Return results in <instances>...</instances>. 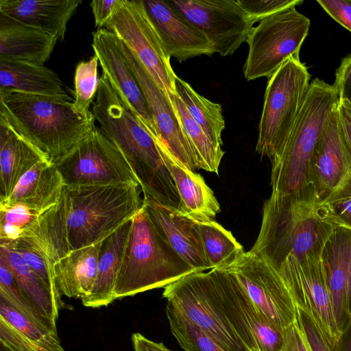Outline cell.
Here are the masks:
<instances>
[{"instance_id":"cell-48","label":"cell","mask_w":351,"mask_h":351,"mask_svg":"<svg viewBox=\"0 0 351 351\" xmlns=\"http://www.w3.org/2000/svg\"><path fill=\"white\" fill-rule=\"evenodd\" d=\"M119 2V0H95L90 3V6L97 29L104 27L114 13Z\"/></svg>"},{"instance_id":"cell-36","label":"cell","mask_w":351,"mask_h":351,"mask_svg":"<svg viewBox=\"0 0 351 351\" xmlns=\"http://www.w3.org/2000/svg\"><path fill=\"white\" fill-rule=\"evenodd\" d=\"M166 314L171 333L184 351H226L206 332L167 302Z\"/></svg>"},{"instance_id":"cell-27","label":"cell","mask_w":351,"mask_h":351,"mask_svg":"<svg viewBox=\"0 0 351 351\" xmlns=\"http://www.w3.org/2000/svg\"><path fill=\"white\" fill-rule=\"evenodd\" d=\"M132 219L101 241L97 275L90 294L81 300L88 308L107 306L114 300V288Z\"/></svg>"},{"instance_id":"cell-43","label":"cell","mask_w":351,"mask_h":351,"mask_svg":"<svg viewBox=\"0 0 351 351\" xmlns=\"http://www.w3.org/2000/svg\"><path fill=\"white\" fill-rule=\"evenodd\" d=\"M296 322L305 337L311 351H333L313 320L305 311L298 308Z\"/></svg>"},{"instance_id":"cell-42","label":"cell","mask_w":351,"mask_h":351,"mask_svg":"<svg viewBox=\"0 0 351 351\" xmlns=\"http://www.w3.org/2000/svg\"><path fill=\"white\" fill-rule=\"evenodd\" d=\"M249 19L256 22L302 3L301 0H237Z\"/></svg>"},{"instance_id":"cell-44","label":"cell","mask_w":351,"mask_h":351,"mask_svg":"<svg viewBox=\"0 0 351 351\" xmlns=\"http://www.w3.org/2000/svg\"><path fill=\"white\" fill-rule=\"evenodd\" d=\"M333 86L339 101L351 106V55L345 57L337 69Z\"/></svg>"},{"instance_id":"cell-6","label":"cell","mask_w":351,"mask_h":351,"mask_svg":"<svg viewBox=\"0 0 351 351\" xmlns=\"http://www.w3.org/2000/svg\"><path fill=\"white\" fill-rule=\"evenodd\" d=\"M67 237L71 251L101 242L143 207L138 184L68 187Z\"/></svg>"},{"instance_id":"cell-52","label":"cell","mask_w":351,"mask_h":351,"mask_svg":"<svg viewBox=\"0 0 351 351\" xmlns=\"http://www.w3.org/2000/svg\"><path fill=\"white\" fill-rule=\"evenodd\" d=\"M252 351H259V350H252Z\"/></svg>"},{"instance_id":"cell-40","label":"cell","mask_w":351,"mask_h":351,"mask_svg":"<svg viewBox=\"0 0 351 351\" xmlns=\"http://www.w3.org/2000/svg\"><path fill=\"white\" fill-rule=\"evenodd\" d=\"M3 244L8 245L21 256L29 267L51 291L61 308L64 307V303L62 300V294L54 278L53 267L50 265L45 255L23 238Z\"/></svg>"},{"instance_id":"cell-51","label":"cell","mask_w":351,"mask_h":351,"mask_svg":"<svg viewBox=\"0 0 351 351\" xmlns=\"http://www.w3.org/2000/svg\"><path fill=\"white\" fill-rule=\"evenodd\" d=\"M348 309L350 316H351V261L349 270L348 283Z\"/></svg>"},{"instance_id":"cell-37","label":"cell","mask_w":351,"mask_h":351,"mask_svg":"<svg viewBox=\"0 0 351 351\" xmlns=\"http://www.w3.org/2000/svg\"><path fill=\"white\" fill-rule=\"evenodd\" d=\"M98 58L94 55L89 60L80 62L74 75L73 107L80 114L92 113L90 106L97 95L99 78L97 73Z\"/></svg>"},{"instance_id":"cell-4","label":"cell","mask_w":351,"mask_h":351,"mask_svg":"<svg viewBox=\"0 0 351 351\" xmlns=\"http://www.w3.org/2000/svg\"><path fill=\"white\" fill-rule=\"evenodd\" d=\"M338 103L333 85L318 78L311 82L282 151L271 160V193L317 201L312 180V156L326 123Z\"/></svg>"},{"instance_id":"cell-47","label":"cell","mask_w":351,"mask_h":351,"mask_svg":"<svg viewBox=\"0 0 351 351\" xmlns=\"http://www.w3.org/2000/svg\"><path fill=\"white\" fill-rule=\"evenodd\" d=\"M337 114L341 137L351 159V106L339 101Z\"/></svg>"},{"instance_id":"cell-13","label":"cell","mask_w":351,"mask_h":351,"mask_svg":"<svg viewBox=\"0 0 351 351\" xmlns=\"http://www.w3.org/2000/svg\"><path fill=\"white\" fill-rule=\"evenodd\" d=\"M223 269L232 274L263 315L284 330L296 321L297 308L278 273L265 261L243 252Z\"/></svg>"},{"instance_id":"cell-16","label":"cell","mask_w":351,"mask_h":351,"mask_svg":"<svg viewBox=\"0 0 351 351\" xmlns=\"http://www.w3.org/2000/svg\"><path fill=\"white\" fill-rule=\"evenodd\" d=\"M118 41L126 62L146 100L156 128L158 137L156 143L167 149L188 169L196 172L199 169L169 97L156 85L134 53L119 38Z\"/></svg>"},{"instance_id":"cell-22","label":"cell","mask_w":351,"mask_h":351,"mask_svg":"<svg viewBox=\"0 0 351 351\" xmlns=\"http://www.w3.org/2000/svg\"><path fill=\"white\" fill-rule=\"evenodd\" d=\"M80 0H0V14L64 41Z\"/></svg>"},{"instance_id":"cell-50","label":"cell","mask_w":351,"mask_h":351,"mask_svg":"<svg viewBox=\"0 0 351 351\" xmlns=\"http://www.w3.org/2000/svg\"><path fill=\"white\" fill-rule=\"evenodd\" d=\"M333 351H351V316L341 332Z\"/></svg>"},{"instance_id":"cell-34","label":"cell","mask_w":351,"mask_h":351,"mask_svg":"<svg viewBox=\"0 0 351 351\" xmlns=\"http://www.w3.org/2000/svg\"><path fill=\"white\" fill-rule=\"evenodd\" d=\"M169 99L177 113L197 168L218 174L225 152L222 148L217 147L192 119L177 93L171 95Z\"/></svg>"},{"instance_id":"cell-11","label":"cell","mask_w":351,"mask_h":351,"mask_svg":"<svg viewBox=\"0 0 351 351\" xmlns=\"http://www.w3.org/2000/svg\"><path fill=\"white\" fill-rule=\"evenodd\" d=\"M136 56L156 85L169 97L175 94L176 75L142 0H119L104 27Z\"/></svg>"},{"instance_id":"cell-33","label":"cell","mask_w":351,"mask_h":351,"mask_svg":"<svg viewBox=\"0 0 351 351\" xmlns=\"http://www.w3.org/2000/svg\"><path fill=\"white\" fill-rule=\"evenodd\" d=\"M175 88L192 119L217 147L222 148L221 134L225 128V120L221 106L197 93L188 82L177 75Z\"/></svg>"},{"instance_id":"cell-23","label":"cell","mask_w":351,"mask_h":351,"mask_svg":"<svg viewBox=\"0 0 351 351\" xmlns=\"http://www.w3.org/2000/svg\"><path fill=\"white\" fill-rule=\"evenodd\" d=\"M180 196L178 210L195 220H211L220 205L201 174L184 166L167 149L158 145Z\"/></svg>"},{"instance_id":"cell-35","label":"cell","mask_w":351,"mask_h":351,"mask_svg":"<svg viewBox=\"0 0 351 351\" xmlns=\"http://www.w3.org/2000/svg\"><path fill=\"white\" fill-rule=\"evenodd\" d=\"M195 221L210 269L223 267L245 252L231 232L216 221Z\"/></svg>"},{"instance_id":"cell-26","label":"cell","mask_w":351,"mask_h":351,"mask_svg":"<svg viewBox=\"0 0 351 351\" xmlns=\"http://www.w3.org/2000/svg\"><path fill=\"white\" fill-rule=\"evenodd\" d=\"M47 157L0 115V201L7 199L21 178Z\"/></svg>"},{"instance_id":"cell-25","label":"cell","mask_w":351,"mask_h":351,"mask_svg":"<svg viewBox=\"0 0 351 351\" xmlns=\"http://www.w3.org/2000/svg\"><path fill=\"white\" fill-rule=\"evenodd\" d=\"M0 351H65L58 331L39 326L0 298Z\"/></svg>"},{"instance_id":"cell-1","label":"cell","mask_w":351,"mask_h":351,"mask_svg":"<svg viewBox=\"0 0 351 351\" xmlns=\"http://www.w3.org/2000/svg\"><path fill=\"white\" fill-rule=\"evenodd\" d=\"M92 112L101 132L125 156L143 197L178 209L180 196L159 146L126 108L103 73Z\"/></svg>"},{"instance_id":"cell-30","label":"cell","mask_w":351,"mask_h":351,"mask_svg":"<svg viewBox=\"0 0 351 351\" xmlns=\"http://www.w3.org/2000/svg\"><path fill=\"white\" fill-rule=\"evenodd\" d=\"M101 242L71 251L53 264L56 285L62 295L83 299L95 280Z\"/></svg>"},{"instance_id":"cell-39","label":"cell","mask_w":351,"mask_h":351,"mask_svg":"<svg viewBox=\"0 0 351 351\" xmlns=\"http://www.w3.org/2000/svg\"><path fill=\"white\" fill-rule=\"evenodd\" d=\"M0 298L36 325L57 331L25 298L5 262L0 258Z\"/></svg>"},{"instance_id":"cell-19","label":"cell","mask_w":351,"mask_h":351,"mask_svg":"<svg viewBox=\"0 0 351 351\" xmlns=\"http://www.w3.org/2000/svg\"><path fill=\"white\" fill-rule=\"evenodd\" d=\"M311 173L319 203L351 177V159L341 137L337 107L330 115L314 149Z\"/></svg>"},{"instance_id":"cell-46","label":"cell","mask_w":351,"mask_h":351,"mask_svg":"<svg viewBox=\"0 0 351 351\" xmlns=\"http://www.w3.org/2000/svg\"><path fill=\"white\" fill-rule=\"evenodd\" d=\"M282 334L283 343L281 351H311L296 321L285 328Z\"/></svg>"},{"instance_id":"cell-14","label":"cell","mask_w":351,"mask_h":351,"mask_svg":"<svg viewBox=\"0 0 351 351\" xmlns=\"http://www.w3.org/2000/svg\"><path fill=\"white\" fill-rule=\"evenodd\" d=\"M211 270L222 311L245 346L250 351H281L283 330L263 315L232 274Z\"/></svg>"},{"instance_id":"cell-41","label":"cell","mask_w":351,"mask_h":351,"mask_svg":"<svg viewBox=\"0 0 351 351\" xmlns=\"http://www.w3.org/2000/svg\"><path fill=\"white\" fill-rule=\"evenodd\" d=\"M321 204L338 226L351 229V177Z\"/></svg>"},{"instance_id":"cell-18","label":"cell","mask_w":351,"mask_h":351,"mask_svg":"<svg viewBox=\"0 0 351 351\" xmlns=\"http://www.w3.org/2000/svg\"><path fill=\"white\" fill-rule=\"evenodd\" d=\"M142 1L169 58L173 57L182 62L189 58L215 53L206 35L169 1Z\"/></svg>"},{"instance_id":"cell-21","label":"cell","mask_w":351,"mask_h":351,"mask_svg":"<svg viewBox=\"0 0 351 351\" xmlns=\"http://www.w3.org/2000/svg\"><path fill=\"white\" fill-rule=\"evenodd\" d=\"M321 258L335 317L341 332L350 317L348 309V283L351 261V229L337 226L326 241Z\"/></svg>"},{"instance_id":"cell-32","label":"cell","mask_w":351,"mask_h":351,"mask_svg":"<svg viewBox=\"0 0 351 351\" xmlns=\"http://www.w3.org/2000/svg\"><path fill=\"white\" fill-rule=\"evenodd\" d=\"M0 258L6 264L21 293L47 322L56 326L61 307L49 288L8 245L0 243Z\"/></svg>"},{"instance_id":"cell-17","label":"cell","mask_w":351,"mask_h":351,"mask_svg":"<svg viewBox=\"0 0 351 351\" xmlns=\"http://www.w3.org/2000/svg\"><path fill=\"white\" fill-rule=\"evenodd\" d=\"M92 47L113 89L140 124L158 141L156 128L139 84L130 69L118 38L106 28L93 32Z\"/></svg>"},{"instance_id":"cell-20","label":"cell","mask_w":351,"mask_h":351,"mask_svg":"<svg viewBox=\"0 0 351 351\" xmlns=\"http://www.w3.org/2000/svg\"><path fill=\"white\" fill-rule=\"evenodd\" d=\"M143 205L176 253L197 271L210 269L195 219L178 209L143 198Z\"/></svg>"},{"instance_id":"cell-8","label":"cell","mask_w":351,"mask_h":351,"mask_svg":"<svg viewBox=\"0 0 351 351\" xmlns=\"http://www.w3.org/2000/svg\"><path fill=\"white\" fill-rule=\"evenodd\" d=\"M310 25L309 19L295 7L261 21L246 42L248 53L243 66L245 79H269L289 58L299 57Z\"/></svg>"},{"instance_id":"cell-12","label":"cell","mask_w":351,"mask_h":351,"mask_svg":"<svg viewBox=\"0 0 351 351\" xmlns=\"http://www.w3.org/2000/svg\"><path fill=\"white\" fill-rule=\"evenodd\" d=\"M274 269L285 282L296 308L310 316L334 350L341 332L321 254H310L302 259L290 255Z\"/></svg>"},{"instance_id":"cell-15","label":"cell","mask_w":351,"mask_h":351,"mask_svg":"<svg viewBox=\"0 0 351 351\" xmlns=\"http://www.w3.org/2000/svg\"><path fill=\"white\" fill-rule=\"evenodd\" d=\"M201 30L221 56L232 55L247 42L254 23L237 0H171L169 1Z\"/></svg>"},{"instance_id":"cell-2","label":"cell","mask_w":351,"mask_h":351,"mask_svg":"<svg viewBox=\"0 0 351 351\" xmlns=\"http://www.w3.org/2000/svg\"><path fill=\"white\" fill-rule=\"evenodd\" d=\"M66 97L0 89V115L53 164L67 155L95 126L93 112L79 114Z\"/></svg>"},{"instance_id":"cell-38","label":"cell","mask_w":351,"mask_h":351,"mask_svg":"<svg viewBox=\"0 0 351 351\" xmlns=\"http://www.w3.org/2000/svg\"><path fill=\"white\" fill-rule=\"evenodd\" d=\"M45 210L22 204L0 202V243H7L23 237Z\"/></svg>"},{"instance_id":"cell-28","label":"cell","mask_w":351,"mask_h":351,"mask_svg":"<svg viewBox=\"0 0 351 351\" xmlns=\"http://www.w3.org/2000/svg\"><path fill=\"white\" fill-rule=\"evenodd\" d=\"M64 186L56 165L45 160L27 171L19 180L10 196L0 202L22 204L43 211L58 202Z\"/></svg>"},{"instance_id":"cell-3","label":"cell","mask_w":351,"mask_h":351,"mask_svg":"<svg viewBox=\"0 0 351 351\" xmlns=\"http://www.w3.org/2000/svg\"><path fill=\"white\" fill-rule=\"evenodd\" d=\"M337 226L321 203L271 193L264 202L260 231L249 252L275 268L290 255L302 259L321 254Z\"/></svg>"},{"instance_id":"cell-9","label":"cell","mask_w":351,"mask_h":351,"mask_svg":"<svg viewBox=\"0 0 351 351\" xmlns=\"http://www.w3.org/2000/svg\"><path fill=\"white\" fill-rule=\"evenodd\" d=\"M162 297L226 351H250L222 311L211 269L194 271L167 285Z\"/></svg>"},{"instance_id":"cell-29","label":"cell","mask_w":351,"mask_h":351,"mask_svg":"<svg viewBox=\"0 0 351 351\" xmlns=\"http://www.w3.org/2000/svg\"><path fill=\"white\" fill-rule=\"evenodd\" d=\"M67 213L64 186L58 202L43 212L21 237L44 254L52 267L56 262L71 252L67 237Z\"/></svg>"},{"instance_id":"cell-7","label":"cell","mask_w":351,"mask_h":351,"mask_svg":"<svg viewBox=\"0 0 351 351\" xmlns=\"http://www.w3.org/2000/svg\"><path fill=\"white\" fill-rule=\"evenodd\" d=\"M299 57L289 58L269 79L258 125L256 152L270 160L282 151L310 86Z\"/></svg>"},{"instance_id":"cell-31","label":"cell","mask_w":351,"mask_h":351,"mask_svg":"<svg viewBox=\"0 0 351 351\" xmlns=\"http://www.w3.org/2000/svg\"><path fill=\"white\" fill-rule=\"evenodd\" d=\"M0 89L26 94L69 97L58 75L44 65L0 60Z\"/></svg>"},{"instance_id":"cell-10","label":"cell","mask_w":351,"mask_h":351,"mask_svg":"<svg viewBox=\"0 0 351 351\" xmlns=\"http://www.w3.org/2000/svg\"><path fill=\"white\" fill-rule=\"evenodd\" d=\"M55 165L65 186H140L122 152L96 126Z\"/></svg>"},{"instance_id":"cell-5","label":"cell","mask_w":351,"mask_h":351,"mask_svg":"<svg viewBox=\"0 0 351 351\" xmlns=\"http://www.w3.org/2000/svg\"><path fill=\"white\" fill-rule=\"evenodd\" d=\"M197 271L173 250L146 207L132 218V225L118 272L116 299L165 287Z\"/></svg>"},{"instance_id":"cell-24","label":"cell","mask_w":351,"mask_h":351,"mask_svg":"<svg viewBox=\"0 0 351 351\" xmlns=\"http://www.w3.org/2000/svg\"><path fill=\"white\" fill-rule=\"evenodd\" d=\"M58 39L0 14V60L44 65Z\"/></svg>"},{"instance_id":"cell-49","label":"cell","mask_w":351,"mask_h":351,"mask_svg":"<svg viewBox=\"0 0 351 351\" xmlns=\"http://www.w3.org/2000/svg\"><path fill=\"white\" fill-rule=\"evenodd\" d=\"M131 340L134 351H171L162 343L150 340L140 332L133 333Z\"/></svg>"},{"instance_id":"cell-45","label":"cell","mask_w":351,"mask_h":351,"mask_svg":"<svg viewBox=\"0 0 351 351\" xmlns=\"http://www.w3.org/2000/svg\"><path fill=\"white\" fill-rule=\"evenodd\" d=\"M335 21L351 32V0H317Z\"/></svg>"}]
</instances>
